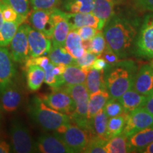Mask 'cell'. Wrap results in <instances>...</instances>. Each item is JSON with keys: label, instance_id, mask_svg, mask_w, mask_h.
I'll list each match as a JSON object with an SVG mask.
<instances>
[{"label": "cell", "instance_id": "obj_1", "mask_svg": "<svg viewBox=\"0 0 153 153\" xmlns=\"http://www.w3.org/2000/svg\"><path fill=\"white\" fill-rule=\"evenodd\" d=\"M106 44L120 58L127 56L133 49L137 35L136 24L126 17L114 15L103 31Z\"/></svg>", "mask_w": 153, "mask_h": 153}, {"label": "cell", "instance_id": "obj_2", "mask_svg": "<svg viewBox=\"0 0 153 153\" xmlns=\"http://www.w3.org/2000/svg\"><path fill=\"white\" fill-rule=\"evenodd\" d=\"M137 71V65L132 60H120L105 71V82L110 99H118L133 89Z\"/></svg>", "mask_w": 153, "mask_h": 153}, {"label": "cell", "instance_id": "obj_3", "mask_svg": "<svg viewBox=\"0 0 153 153\" xmlns=\"http://www.w3.org/2000/svg\"><path fill=\"white\" fill-rule=\"evenodd\" d=\"M28 113L34 122L46 131H55L61 126L72 123L70 116L48 106L41 97H35L28 106Z\"/></svg>", "mask_w": 153, "mask_h": 153}, {"label": "cell", "instance_id": "obj_4", "mask_svg": "<svg viewBox=\"0 0 153 153\" xmlns=\"http://www.w3.org/2000/svg\"><path fill=\"white\" fill-rule=\"evenodd\" d=\"M61 87L71 96L75 104V111L71 116H70L72 122L88 132L89 135L92 136L91 124L87 119L88 101L89 94L88 92L85 84L74 85H64L61 86Z\"/></svg>", "mask_w": 153, "mask_h": 153}, {"label": "cell", "instance_id": "obj_5", "mask_svg": "<svg viewBox=\"0 0 153 153\" xmlns=\"http://www.w3.org/2000/svg\"><path fill=\"white\" fill-rule=\"evenodd\" d=\"M53 133L62 140L72 152H83L91 137L88 132L72 123L61 126Z\"/></svg>", "mask_w": 153, "mask_h": 153}, {"label": "cell", "instance_id": "obj_6", "mask_svg": "<svg viewBox=\"0 0 153 153\" xmlns=\"http://www.w3.org/2000/svg\"><path fill=\"white\" fill-rule=\"evenodd\" d=\"M9 134L13 152L18 153L37 152L36 141L32 138L28 128L21 120L15 118L11 121Z\"/></svg>", "mask_w": 153, "mask_h": 153}, {"label": "cell", "instance_id": "obj_7", "mask_svg": "<svg viewBox=\"0 0 153 153\" xmlns=\"http://www.w3.org/2000/svg\"><path fill=\"white\" fill-rule=\"evenodd\" d=\"M134 54L143 58H153V14L143 20L133 47Z\"/></svg>", "mask_w": 153, "mask_h": 153}, {"label": "cell", "instance_id": "obj_8", "mask_svg": "<svg viewBox=\"0 0 153 153\" xmlns=\"http://www.w3.org/2000/svg\"><path fill=\"white\" fill-rule=\"evenodd\" d=\"M41 99L51 108L69 116L75 111L73 99L61 87L52 88L51 93L42 96Z\"/></svg>", "mask_w": 153, "mask_h": 153}, {"label": "cell", "instance_id": "obj_9", "mask_svg": "<svg viewBox=\"0 0 153 153\" xmlns=\"http://www.w3.org/2000/svg\"><path fill=\"white\" fill-rule=\"evenodd\" d=\"M30 28L28 24L23 23L11 40L10 53L14 62H25L30 57L28 40Z\"/></svg>", "mask_w": 153, "mask_h": 153}, {"label": "cell", "instance_id": "obj_10", "mask_svg": "<svg viewBox=\"0 0 153 153\" xmlns=\"http://www.w3.org/2000/svg\"><path fill=\"white\" fill-rule=\"evenodd\" d=\"M152 126H153V116L143 106L128 114L122 133L128 137L141 130Z\"/></svg>", "mask_w": 153, "mask_h": 153}, {"label": "cell", "instance_id": "obj_11", "mask_svg": "<svg viewBox=\"0 0 153 153\" xmlns=\"http://www.w3.org/2000/svg\"><path fill=\"white\" fill-rule=\"evenodd\" d=\"M13 61L9 50L0 47V95L14 82L16 69Z\"/></svg>", "mask_w": 153, "mask_h": 153}, {"label": "cell", "instance_id": "obj_12", "mask_svg": "<svg viewBox=\"0 0 153 153\" xmlns=\"http://www.w3.org/2000/svg\"><path fill=\"white\" fill-rule=\"evenodd\" d=\"M28 40L30 57L45 56L48 55L53 45L51 38L30 27Z\"/></svg>", "mask_w": 153, "mask_h": 153}, {"label": "cell", "instance_id": "obj_13", "mask_svg": "<svg viewBox=\"0 0 153 153\" xmlns=\"http://www.w3.org/2000/svg\"><path fill=\"white\" fill-rule=\"evenodd\" d=\"M53 10H45V9H36L30 13L29 21L34 29L41 32L48 38L52 40L53 33Z\"/></svg>", "mask_w": 153, "mask_h": 153}, {"label": "cell", "instance_id": "obj_14", "mask_svg": "<svg viewBox=\"0 0 153 153\" xmlns=\"http://www.w3.org/2000/svg\"><path fill=\"white\" fill-rule=\"evenodd\" d=\"M52 16L54 28L52 36V45L65 46L67 36L70 30V25L65 16L64 11L58 9H53Z\"/></svg>", "mask_w": 153, "mask_h": 153}, {"label": "cell", "instance_id": "obj_15", "mask_svg": "<svg viewBox=\"0 0 153 153\" xmlns=\"http://www.w3.org/2000/svg\"><path fill=\"white\" fill-rule=\"evenodd\" d=\"M36 145L37 152L42 153H72L62 140L54 133L41 135L36 141Z\"/></svg>", "mask_w": 153, "mask_h": 153}, {"label": "cell", "instance_id": "obj_16", "mask_svg": "<svg viewBox=\"0 0 153 153\" xmlns=\"http://www.w3.org/2000/svg\"><path fill=\"white\" fill-rule=\"evenodd\" d=\"M133 89L141 94L148 96L153 93V66L143 65L137 71Z\"/></svg>", "mask_w": 153, "mask_h": 153}, {"label": "cell", "instance_id": "obj_17", "mask_svg": "<svg viewBox=\"0 0 153 153\" xmlns=\"http://www.w3.org/2000/svg\"><path fill=\"white\" fill-rule=\"evenodd\" d=\"M153 142V126L141 130L128 137L129 152H143Z\"/></svg>", "mask_w": 153, "mask_h": 153}, {"label": "cell", "instance_id": "obj_18", "mask_svg": "<svg viewBox=\"0 0 153 153\" xmlns=\"http://www.w3.org/2000/svg\"><path fill=\"white\" fill-rule=\"evenodd\" d=\"M116 4V0H94L91 13L99 19V30H102L114 15Z\"/></svg>", "mask_w": 153, "mask_h": 153}, {"label": "cell", "instance_id": "obj_19", "mask_svg": "<svg viewBox=\"0 0 153 153\" xmlns=\"http://www.w3.org/2000/svg\"><path fill=\"white\" fill-rule=\"evenodd\" d=\"M22 93L14 82L0 95V101L3 110L6 112H14L20 106L22 102Z\"/></svg>", "mask_w": 153, "mask_h": 153}, {"label": "cell", "instance_id": "obj_20", "mask_svg": "<svg viewBox=\"0 0 153 153\" xmlns=\"http://www.w3.org/2000/svg\"><path fill=\"white\" fill-rule=\"evenodd\" d=\"M70 25V29H77L85 26H89L99 30V19L92 13H69L64 12Z\"/></svg>", "mask_w": 153, "mask_h": 153}, {"label": "cell", "instance_id": "obj_21", "mask_svg": "<svg viewBox=\"0 0 153 153\" xmlns=\"http://www.w3.org/2000/svg\"><path fill=\"white\" fill-rule=\"evenodd\" d=\"M118 99L123 106V112L128 114L133 110L144 106L147 100V96L141 94L133 88L126 91Z\"/></svg>", "mask_w": 153, "mask_h": 153}, {"label": "cell", "instance_id": "obj_22", "mask_svg": "<svg viewBox=\"0 0 153 153\" xmlns=\"http://www.w3.org/2000/svg\"><path fill=\"white\" fill-rule=\"evenodd\" d=\"M110 96L107 90L99 91L97 92L90 94L88 101L87 119L91 124L96 114L104 108L107 101L109 100ZM92 131V130H91Z\"/></svg>", "mask_w": 153, "mask_h": 153}, {"label": "cell", "instance_id": "obj_23", "mask_svg": "<svg viewBox=\"0 0 153 153\" xmlns=\"http://www.w3.org/2000/svg\"><path fill=\"white\" fill-rule=\"evenodd\" d=\"M85 85L89 94L99 91L106 90L105 72L91 68L87 72Z\"/></svg>", "mask_w": 153, "mask_h": 153}, {"label": "cell", "instance_id": "obj_24", "mask_svg": "<svg viewBox=\"0 0 153 153\" xmlns=\"http://www.w3.org/2000/svg\"><path fill=\"white\" fill-rule=\"evenodd\" d=\"M88 71L78 65H68L62 74L64 85H74L85 84Z\"/></svg>", "mask_w": 153, "mask_h": 153}, {"label": "cell", "instance_id": "obj_25", "mask_svg": "<svg viewBox=\"0 0 153 153\" xmlns=\"http://www.w3.org/2000/svg\"><path fill=\"white\" fill-rule=\"evenodd\" d=\"M64 47L75 60L86 53L82 45V39L75 29H70L66 38Z\"/></svg>", "mask_w": 153, "mask_h": 153}, {"label": "cell", "instance_id": "obj_26", "mask_svg": "<svg viewBox=\"0 0 153 153\" xmlns=\"http://www.w3.org/2000/svg\"><path fill=\"white\" fill-rule=\"evenodd\" d=\"M26 79L28 89L31 91H37L45 82V72L41 67L30 65L26 68Z\"/></svg>", "mask_w": 153, "mask_h": 153}, {"label": "cell", "instance_id": "obj_27", "mask_svg": "<svg viewBox=\"0 0 153 153\" xmlns=\"http://www.w3.org/2000/svg\"><path fill=\"white\" fill-rule=\"evenodd\" d=\"M48 57L54 65H76V60L67 51L64 46L52 45L48 53Z\"/></svg>", "mask_w": 153, "mask_h": 153}, {"label": "cell", "instance_id": "obj_28", "mask_svg": "<svg viewBox=\"0 0 153 153\" xmlns=\"http://www.w3.org/2000/svg\"><path fill=\"white\" fill-rule=\"evenodd\" d=\"M127 116L128 114L123 113L119 116L108 118L106 133V140L120 135L123 133L126 119H127Z\"/></svg>", "mask_w": 153, "mask_h": 153}, {"label": "cell", "instance_id": "obj_29", "mask_svg": "<svg viewBox=\"0 0 153 153\" xmlns=\"http://www.w3.org/2000/svg\"><path fill=\"white\" fill-rule=\"evenodd\" d=\"M21 21L16 22H4L0 29V47H6L11 43V40L21 24Z\"/></svg>", "mask_w": 153, "mask_h": 153}, {"label": "cell", "instance_id": "obj_30", "mask_svg": "<svg viewBox=\"0 0 153 153\" xmlns=\"http://www.w3.org/2000/svg\"><path fill=\"white\" fill-rule=\"evenodd\" d=\"M94 0H65L63 7L69 13H91Z\"/></svg>", "mask_w": 153, "mask_h": 153}, {"label": "cell", "instance_id": "obj_31", "mask_svg": "<svg viewBox=\"0 0 153 153\" xmlns=\"http://www.w3.org/2000/svg\"><path fill=\"white\" fill-rule=\"evenodd\" d=\"M108 118L104 108L99 111L94 117L91 122V130L93 135L106 140V133Z\"/></svg>", "mask_w": 153, "mask_h": 153}, {"label": "cell", "instance_id": "obj_32", "mask_svg": "<svg viewBox=\"0 0 153 153\" xmlns=\"http://www.w3.org/2000/svg\"><path fill=\"white\" fill-rule=\"evenodd\" d=\"M106 153H126L128 149V137L121 133L106 141L105 145Z\"/></svg>", "mask_w": 153, "mask_h": 153}, {"label": "cell", "instance_id": "obj_33", "mask_svg": "<svg viewBox=\"0 0 153 153\" xmlns=\"http://www.w3.org/2000/svg\"><path fill=\"white\" fill-rule=\"evenodd\" d=\"M106 48V41L103 32L99 31L90 40V44L88 52H90L100 57Z\"/></svg>", "mask_w": 153, "mask_h": 153}, {"label": "cell", "instance_id": "obj_34", "mask_svg": "<svg viewBox=\"0 0 153 153\" xmlns=\"http://www.w3.org/2000/svg\"><path fill=\"white\" fill-rule=\"evenodd\" d=\"M0 1L9 5L23 18L27 19L29 14V0H0Z\"/></svg>", "mask_w": 153, "mask_h": 153}, {"label": "cell", "instance_id": "obj_35", "mask_svg": "<svg viewBox=\"0 0 153 153\" xmlns=\"http://www.w3.org/2000/svg\"><path fill=\"white\" fill-rule=\"evenodd\" d=\"M106 140L93 135L89 140L88 144L84 150L83 152L86 153H106L105 145Z\"/></svg>", "mask_w": 153, "mask_h": 153}, {"label": "cell", "instance_id": "obj_36", "mask_svg": "<svg viewBox=\"0 0 153 153\" xmlns=\"http://www.w3.org/2000/svg\"><path fill=\"white\" fill-rule=\"evenodd\" d=\"M104 110L108 118L114 117L123 114V108L118 99H109L105 105Z\"/></svg>", "mask_w": 153, "mask_h": 153}, {"label": "cell", "instance_id": "obj_37", "mask_svg": "<svg viewBox=\"0 0 153 153\" xmlns=\"http://www.w3.org/2000/svg\"><path fill=\"white\" fill-rule=\"evenodd\" d=\"M30 6L33 10L36 9H45V10H53L56 9L62 0H29Z\"/></svg>", "mask_w": 153, "mask_h": 153}, {"label": "cell", "instance_id": "obj_38", "mask_svg": "<svg viewBox=\"0 0 153 153\" xmlns=\"http://www.w3.org/2000/svg\"><path fill=\"white\" fill-rule=\"evenodd\" d=\"M98 57L99 56L94 54V53L86 51V53L82 57L76 59V65L87 70V71H89V70H90L92 67L94 62Z\"/></svg>", "mask_w": 153, "mask_h": 153}, {"label": "cell", "instance_id": "obj_39", "mask_svg": "<svg viewBox=\"0 0 153 153\" xmlns=\"http://www.w3.org/2000/svg\"><path fill=\"white\" fill-rule=\"evenodd\" d=\"M1 9H2V16L4 21L5 22H16L21 21L24 22L26 20L17 14V12L14 9L11 8L9 5L1 2Z\"/></svg>", "mask_w": 153, "mask_h": 153}, {"label": "cell", "instance_id": "obj_40", "mask_svg": "<svg viewBox=\"0 0 153 153\" xmlns=\"http://www.w3.org/2000/svg\"><path fill=\"white\" fill-rule=\"evenodd\" d=\"M76 30L81 37L82 41H88V40H91V38H93L96 34L101 30H98L97 28L89 26H85L77 28Z\"/></svg>", "mask_w": 153, "mask_h": 153}, {"label": "cell", "instance_id": "obj_41", "mask_svg": "<svg viewBox=\"0 0 153 153\" xmlns=\"http://www.w3.org/2000/svg\"><path fill=\"white\" fill-rule=\"evenodd\" d=\"M101 56L106 60V62L109 65L110 67L114 65L120 61V57L107 45V44L106 49L104 53L101 55Z\"/></svg>", "mask_w": 153, "mask_h": 153}, {"label": "cell", "instance_id": "obj_42", "mask_svg": "<svg viewBox=\"0 0 153 153\" xmlns=\"http://www.w3.org/2000/svg\"><path fill=\"white\" fill-rule=\"evenodd\" d=\"M137 9L143 11L153 12V0H133Z\"/></svg>", "mask_w": 153, "mask_h": 153}, {"label": "cell", "instance_id": "obj_43", "mask_svg": "<svg viewBox=\"0 0 153 153\" xmlns=\"http://www.w3.org/2000/svg\"><path fill=\"white\" fill-rule=\"evenodd\" d=\"M110 68V65L106 62L102 57H98L96 60L94 62L91 68L95 69V70H99V71H106L108 68Z\"/></svg>", "mask_w": 153, "mask_h": 153}, {"label": "cell", "instance_id": "obj_44", "mask_svg": "<svg viewBox=\"0 0 153 153\" xmlns=\"http://www.w3.org/2000/svg\"><path fill=\"white\" fill-rule=\"evenodd\" d=\"M143 107L153 116V93L147 97V100Z\"/></svg>", "mask_w": 153, "mask_h": 153}, {"label": "cell", "instance_id": "obj_45", "mask_svg": "<svg viewBox=\"0 0 153 153\" xmlns=\"http://www.w3.org/2000/svg\"><path fill=\"white\" fill-rule=\"evenodd\" d=\"M11 151V146L5 141H0V153H8Z\"/></svg>", "mask_w": 153, "mask_h": 153}, {"label": "cell", "instance_id": "obj_46", "mask_svg": "<svg viewBox=\"0 0 153 153\" xmlns=\"http://www.w3.org/2000/svg\"><path fill=\"white\" fill-rule=\"evenodd\" d=\"M143 153H153V142L150 143V145L143 151Z\"/></svg>", "mask_w": 153, "mask_h": 153}, {"label": "cell", "instance_id": "obj_47", "mask_svg": "<svg viewBox=\"0 0 153 153\" xmlns=\"http://www.w3.org/2000/svg\"><path fill=\"white\" fill-rule=\"evenodd\" d=\"M4 21L3 16H2V9H1V2L0 1V29H1V26Z\"/></svg>", "mask_w": 153, "mask_h": 153}, {"label": "cell", "instance_id": "obj_48", "mask_svg": "<svg viewBox=\"0 0 153 153\" xmlns=\"http://www.w3.org/2000/svg\"><path fill=\"white\" fill-rule=\"evenodd\" d=\"M150 63H152V64H153V58H152V60L151 61V62Z\"/></svg>", "mask_w": 153, "mask_h": 153}, {"label": "cell", "instance_id": "obj_49", "mask_svg": "<svg viewBox=\"0 0 153 153\" xmlns=\"http://www.w3.org/2000/svg\"><path fill=\"white\" fill-rule=\"evenodd\" d=\"M150 64H151V65H152L153 66V64H152V63H150Z\"/></svg>", "mask_w": 153, "mask_h": 153}]
</instances>
